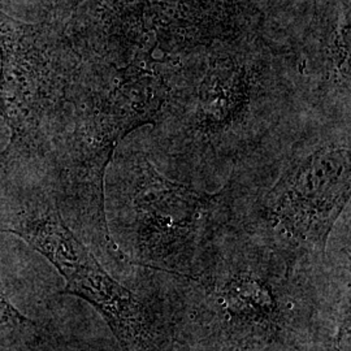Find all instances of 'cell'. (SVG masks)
<instances>
[{
	"mask_svg": "<svg viewBox=\"0 0 351 351\" xmlns=\"http://www.w3.org/2000/svg\"><path fill=\"white\" fill-rule=\"evenodd\" d=\"M204 291L213 326L242 349L267 348L280 339L288 313L274 276L246 262H226L190 276Z\"/></svg>",
	"mask_w": 351,
	"mask_h": 351,
	"instance_id": "8992f818",
	"label": "cell"
},
{
	"mask_svg": "<svg viewBox=\"0 0 351 351\" xmlns=\"http://www.w3.org/2000/svg\"><path fill=\"white\" fill-rule=\"evenodd\" d=\"M33 326L34 323L13 306L0 281V339L21 333Z\"/></svg>",
	"mask_w": 351,
	"mask_h": 351,
	"instance_id": "52a82bcc",
	"label": "cell"
},
{
	"mask_svg": "<svg viewBox=\"0 0 351 351\" xmlns=\"http://www.w3.org/2000/svg\"><path fill=\"white\" fill-rule=\"evenodd\" d=\"M0 233L13 234L40 254L65 281L62 294L91 304L123 351H163L162 333L149 307L101 265L65 223L58 199L46 188L16 191Z\"/></svg>",
	"mask_w": 351,
	"mask_h": 351,
	"instance_id": "3957f363",
	"label": "cell"
},
{
	"mask_svg": "<svg viewBox=\"0 0 351 351\" xmlns=\"http://www.w3.org/2000/svg\"><path fill=\"white\" fill-rule=\"evenodd\" d=\"M220 194H208L160 175L138 158L128 185L130 263L180 276L194 275Z\"/></svg>",
	"mask_w": 351,
	"mask_h": 351,
	"instance_id": "5b68a950",
	"label": "cell"
},
{
	"mask_svg": "<svg viewBox=\"0 0 351 351\" xmlns=\"http://www.w3.org/2000/svg\"><path fill=\"white\" fill-rule=\"evenodd\" d=\"M80 86L73 84V110L64 113L45 165L52 173L56 199L65 203L90 241L114 261L128 262L110 232L104 176L117 145L152 121L165 101V86L158 77L133 68Z\"/></svg>",
	"mask_w": 351,
	"mask_h": 351,
	"instance_id": "6da1fadb",
	"label": "cell"
},
{
	"mask_svg": "<svg viewBox=\"0 0 351 351\" xmlns=\"http://www.w3.org/2000/svg\"><path fill=\"white\" fill-rule=\"evenodd\" d=\"M78 58L50 26L0 11V114L10 129L0 152L5 173L45 167L80 71Z\"/></svg>",
	"mask_w": 351,
	"mask_h": 351,
	"instance_id": "7a4b0ae2",
	"label": "cell"
},
{
	"mask_svg": "<svg viewBox=\"0 0 351 351\" xmlns=\"http://www.w3.org/2000/svg\"><path fill=\"white\" fill-rule=\"evenodd\" d=\"M332 351H350V306L349 300L345 302L341 320H339V330L333 339Z\"/></svg>",
	"mask_w": 351,
	"mask_h": 351,
	"instance_id": "ba28073f",
	"label": "cell"
},
{
	"mask_svg": "<svg viewBox=\"0 0 351 351\" xmlns=\"http://www.w3.org/2000/svg\"><path fill=\"white\" fill-rule=\"evenodd\" d=\"M349 142L332 141L294 159L264 197V230L287 275L324 256L330 232L350 201Z\"/></svg>",
	"mask_w": 351,
	"mask_h": 351,
	"instance_id": "277c9868",
	"label": "cell"
}]
</instances>
